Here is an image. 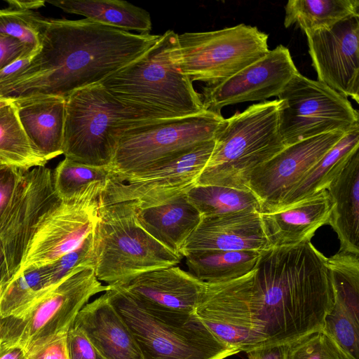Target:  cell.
I'll return each instance as SVG.
<instances>
[{
	"instance_id": "1",
	"label": "cell",
	"mask_w": 359,
	"mask_h": 359,
	"mask_svg": "<svg viewBox=\"0 0 359 359\" xmlns=\"http://www.w3.org/2000/svg\"><path fill=\"white\" fill-rule=\"evenodd\" d=\"M327 259L310 241L264 249L248 273L205 283L195 313L219 339L245 353L323 330L334 302Z\"/></svg>"
},
{
	"instance_id": "2",
	"label": "cell",
	"mask_w": 359,
	"mask_h": 359,
	"mask_svg": "<svg viewBox=\"0 0 359 359\" xmlns=\"http://www.w3.org/2000/svg\"><path fill=\"white\" fill-rule=\"evenodd\" d=\"M161 36L134 34L87 18H46L39 50L25 68L0 83V93L13 100L66 99L138 58Z\"/></svg>"
},
{
	"instance_id": "3",
	"label": "cell",
	"mask_w": 359,
	"mask_h": 359,
	"mask_svg": "<svg viewBox=\"0 0 359 359\" xmlns=\"http://www.w3.org/2000/svg\"><path fill=\"white\" fill-rule=\"evenodd\" d=\"M177 35L168 30L140 57L99 83L123 103L170 117L203 111L201 94L180 67Z\"/></svg>"
},
{
	"instance_id": "4",
	"label": "cell",
	"mask_w": 359,
	"mask_h": 359,
	"mask_svg": "<svg viewBox=\"0 0 359 359\" xmlns=\"http://www.w3.org/2000/svg\"><path fill=\"white\" fill-rule=\"evenodd\" d=\"M109 300L123 319L143 359H224L240 352L215 336L196 313L169 311L108 285Z\"/></svg>"
},
{
	"instance_id": "5",
	"label": "cell",
	"mask_w": 359,
	"mask_h": 359,
	"mask_svg": "<svg viewBox=\"0 0 359 359\" xmlns=\"http://www.w3.org/2000/svg\"><path fill=\"white\" fill-rule=\"evenodd\" d=\"M65 101L63 154L91 166L109 168L118 140L128 129L172 118L123 103L100 83L74 91Z\"/></svg>"
},
{
	"instance_id": "6",
	"label": "cell",
	"mask_w": 359,
	"mask_h": 359,
	"mask_svg": "<svg viewBox=\"0 0 359 359\" xmlns=\"http://www.w3.org/2000/svg\"><path fill=\"white\" fill-rule=\"evenodd\" d=\"M279 100L254 104L225 118L196 185L250 190L252 172L285 146L279 132Z\"/></svg>"
},
{
	"instance_id": "7",
	"label": "cell",
	"mask_w": 359,
	"mask_h": 359,
	"mask_svg": "<svg viewBox=\"0 0 359 359\" xmlns=\"http://www.w3.org/2000/svg\"><path fill=\"white\" fill-rule=\"evenodd\" d=\"M136 208L135 201L100 206L92 231L93 269L97 278L107 285L177 266L182 259L143 229Z\"/></svg>"
},
{
	"instance_id": "8",
	"label": "cell",
	"mask_w": 359,
	"mask_h": 359,
	"mask_svg": "<svg viewBox=\"0 0 359 359\" xmlns=\"http://www.w3.org/2000/svg\"><path fill=\"white\" fill-rule=\"evenodd\" d=\"M225 118L211 111L137 125L120 137L109 169L112 175L141 172L178 158L215 140Z\"/></svg>"
},
{
	"instance_id": "9",
	"label": "cell",
	"mask_w": 359,
	"mask_h": 359,
	"mask_svg": "<svg viewBox=\"0 0 359 359\" xmlns=\"http://www.w3.org/2000/svg\"><path fill=\"white\" fill-rule=\"evenodd\" d=\"M268 35L239 24L222 29L177 35V60L191 81L219 84L266 55Z\"/></svg>"
},
{
	"instance_id": "10",
	"label": "cell",
	"mask_w": 359,
	"mask_h": 359,
	"mask_svg": "<svg viewBox=\"0 0 359 359\" xmlns=\"http://www.w3.org/2000/svg\"><path fill=\"white\" fill-rule=\"evenodd\" d=\"M93 268L75 273L51 287L23 313L0 318V341L26 351L67 332L80 310L93 295L105 292Z\"/></svg>"
},
{
	"instance_id": "11",
	"label": "cell",
	"mask_w": 359,
	"mask_h": 359,
	"mask_svg": "<svg viewBox=\"0 0 359 359\" xmlns=\"http://www.w3.org/2000/svg\"><path fill=\"white\" fill-rule=\"evenodd\" d=\"M278 100L279 132L285 147L325 133L359 126L358 111L348 99L324 83L297 72Z\"/></svg>"
},
{
	"instance_id": "12",
	"label": "cell",
	"mask_w": 359,
	"mask_h": 359,
	"mask_svg": "<svg viewBox=\"0 0 359 359\" xmlns=\"http://www.w3.org/2000/svg\"><path fill=\"white\" fill-rule=\"evenodd\" d=\"M215 145L203 142L185 154L147 170L112 175L100 196V206L135 201L138 208L163 204L196 184Z\"/></svg>"
},
{
	"instance_id": "13",
	"label": "cell",
	"mask_w": 359,
	"mask_h": 359,
	"mask_svg": "<svg viewBox=\"0 0 359 359\" xmlns=\"http://www.w3.org/2000/svg\"><path fill=\"white\" fill-rule=\"evenodd\" d=\"M105 187L94 184L79 196L61 201L47 212L36 229L17 274L47 265L79 246L95 227L100 196Z\"/></svg>"
},
{
	"instance_id": "14",
	"label": "cell",
	"mask_w": 359,
	"mask_h": 359,
	"mask_svg": "<svg viewBox=\"0 0 359 359\" xmlns=\"http://www.w3.org/2000/svg\"><path fill=\"white\" fill-rule=\"evenodd\" d=\"M60 201L54 189L50 169L44 165L20 170L13 195L0 223V238L9 280L18 273L39 223Z\"/></svg>"
},
{
	"instance_id": "15",
	"label": "cell",
	"mask_w": 359,
	"mask_h": 359,
	"mask_svg": "<svg viewBox=\"0 0 359 359\" xmlns=\"http://www.w3.org/2000/svg\"><path fill=\"white\" fill-rule=\"evenodd\" d=\"M297 72L288 48L278 45L224 81L205 86L204 109L221 114L228 105L278 97Z\"/></svg>"
},
{
	"instance_id": "16",
	"label": "cell",
	"mask_w": 359,
	"mask_h": 359,
	"mask_svg": "<svg viewBox=\"0 0 359 359\" xmlns=\"http://www.w3.org/2000/svg\"><path fill=\"white\" fill-rule=\"evenodd\" d=\"M304 34L318 81L358 103L359 16Z\"/></svg>"
},
{
	"instance_id": "17",
	"label": "cell",
	"mask_w": 359,
	"mask_h": 359,
	"mask_svg": "<svg viewBox=\"0 0 359 359\" xmlns=\"http://www.w3.org/2000/svg\"><path fill=\"white\" fill-rule=\"evenodd\" d=\"M345 133L330 132L287 146L256 168L250 175L248 189L259 201V213L272 212Z\"/></svg>"
},
{
	"instance_id": "18",
	"label": "cell",
	"mask_w": 359,
	"mask_h": 359,
	"mask_svg": "<svg viewBox=\"0 0 359 359\" xmlns=\"http://www.w3.org/2000/svg\"><path fill=\"white\" fill-rule=\"evenodd\" d=\"M327 264L334 302L323 330L351 358L359 359V255L339 251Z\"/></svg>"
},
{
	"instance_id": "19",
	"label": "cell",
	"mask_w": 359,
	"mask_h": 359,
	"mask_svg": "<svg viewBox=\"0 0 359 359\" xmlns=\"http://www.w3.org/2000/svg\"><path fill=\"white\" fill-rule=\"evenodd\" d=\"M269 248L259 212L242 210L202 217L186 241L182 257L206 251H262Z\"/></svg>"
},
{
	"instance_id": "20",
	"label": "cell",
	"mask_w": 359,
	"mask_h": 359,
	"mask_svg": "<svg viewBox=\"0 0 359 359\" xmlns=\"http://www.w3.org/2000/svg\"><path fill=\"white\" fill-rule=\"evenodd\" d=\"M116 285L146 304L184 313L196 312L205 287V282L177 266L147 271Z\"/></svg>"
},
{
	"instance_id": "21",
	"label": "cell",
	"mask_w": 359,
	"mask_h": 359,
	"mask_svg": "<svg viewBox=\"0 0 359 359\" xmlns=\"http://www.w3.org/2000/svg\"><path fill=\"white\" fill-rule=\"evenodd\" d=\"M73 325L106 359H143L132 332L105 292L80 310Z\"/></svg>"
},
{
	"instance_id": "22",
	"label": "cell",
	"mask_w": 359,
	"mask_h": 359,
	"mask_svg": "<svg viewBox=\"0 0 359 359\" xmlns=\"http://www.w3.org/2000/svg\"><path fill=\"white\" fill-rule=\"evenodd\" d=\"M331 209L327 189H323L285 209L260 213L269 248L311 241L316 230L328 224Z\"/></svg>"
},
{
	"instance_id": "23",
	"label": "cell",
	"mask_w": 359,
	"mask_h": 359,
	"mask_svg": "<svg viewBox=\"0 0 359 359\" xmlns=\"http://www.w3.org/2000/svg\"><path fill=\"white\" fill-rule=\"evenodd\" d=\"M20 123L34 151L47 162L63 154L65 98L15 100Z\"/></svg>"
},
{
	"instance_id": "24",
	"label": "cell",
	"mask_w": 359,
	"mask_h": 359,
	"mask_svg": "<svg viewBox=\"0 0 359 359\" xmlns=\"http://www.w3.org/2000/svg\"><path fill=\"white\" fill-rule=\"evenodd\" d=\"M326 189L332 203L328 224L337 233L339 251L359 255L358 149Z\"/></svg>"
},
{
	"instance_id": "25",
	"label": "cell",
	"mask_w": 359,
	"mask_h": 359,
	"mask_svg": "<svg viewBox=\"0 0 359 359\" xmlns=\"http://www.w3.org/2000/svg\"><path fill=\"white\" fill-rule=\"evenodd\" d=\"M136 215L144 231L180 257H182L181 251L186 241L202 218L188 200L187 193L159 205L144 208L137 207Z\"/></svg>"
},
{
	"instance_id": "26",
	"label": "cell",
	"mask_w": 359,
	"mask_h": 359,
	"mask_svg": "<svg viewBox=\"0 0 359 359\" xmlns=\"http://www.w3.org/2000/svg\"><path fill=\"white\" fill-rule=\"evenodd\" d=\"M359 149V126L346 132L303 177L289 191L272 211L285 209L326 189L347 163L351 156Z\"/></svg>"
},
{
	"instance_id": "27",
	"label": "cell",
	"mask_w": 359,
	"mask_h": 359,
	"mask_svg": "<svg viewBox=\"0 0 359 359\" xmlns=\"http://www.w3.org/2000/svg\"><path fill=\"white\" fill-rule=\"evenodd\" d=\"M46 2L63 11L123 31L149 34L150 14L146 10L121 0H54Z\"/></svg>"
},
{
	"instance_id": "28",
	"label": "cell",
	"mask_w": 359,
	"mask_h": 359,
	"mask_svg": "<svg viewBox=\"0 0 359 359\" xmlns=\"http://www.w3.org/2000/svg\"><path fill=\"white\" fill-rule=\"evenodd\" d=\"M359 16L358 0H290L285 6L284 26H298L304 33L330 29Z\"/></svg>"
},
{
	"instance_id": "29",
	"label": "cell",
	"mask_w": 359,
	"mask_h": 359,
	"mask_svg": "<svg viewBox=\"0 0 359 359\" xmlns=\"http://www.w3.org/2000/svg\"><path fill=\"white\" fill-rule=\"evenodd\" d=\"M261 251H206L189 255L186 258L189 272L206 283L231 280L250 272Z\"/></svg>"
},
{
	"instance_id": "30",
	"label": "cell",
	"mask_w": 359,
	"mask_h": 359,
	"mask_svg": "<svg viewBox=\"0 0 359 359\" xmlns=\"http://www.w3.org/2000/svg\"><path fill=\"white\" fill-rule=\"evenodd\" d=\"M53 285L48 264L21 271L0 286V318L23 313Z\"/></svg>"
},
{
	"instance_id": "31",
	"label": "cell",
	"mask_w": 359,
	"mask_h": 359,
	"mask_svg": "<svg viewBox=\"0 0 359 359\" xmlns=\"http://www.w3.org/2000/svg\"><path fill=\"white\" fill-rule=\"evenodd\" d=\"M46 163L32 147L13 102L0 109V164L26 170Z\"/></svg>"
},
{
	"instance_id": "32",
	"label": "cell",
	"mask_w": 359,
	"mask_h": 359,
	"mask_svg": "<svg viewBox=\"0 0 359 359\" xmlns=\"http://www.w3.org/2000/svg\"><path fill=\"white\" fill-rule=\"evenodd\" d=\"M189 202L202 217L242 210L260 212V203L250 191L216 185H195L187 192Z\"/></svg>"
},
{
	"instance_id": "33",
	"label": "cell",
	"mask_w": 359,
	"mask_h": 359,
	"mask_svg": "<svg viewBox=\"0 0 359 359\" xmlns=\"http://www.w3.org/2000/svg\"><path fill=\"white\" fill-rule=\"evenodd\" d=\"M111 175L109 168L91 166L65 158L53 172L54 189L61 201H70L94 184L107 185Z\"/></svg>"
},
{
	"instance_id": "34",
	"label": "cell",
	"mask_w": 359,
	"mask_h": 359,
	"mask_svg": "<svg viewBox=\"0 0 359 359\" xmlns=\"http://www.w3.org/2000/svg\"><path fill=\"white\" fill-rule=\"evenodd\" d=\"M45 20L34 11L13 7L0 9V34L15 38L37 51Z\"/></svg>"
},
{
	"instance_id": "35",
	"label": "cell",
	"mask_w": 359,
	"mask_h": 359,
	"mask_svg": "<svg viewBox=\"0 0 359 359\" xmlns=\"http://www.w3.org/2000/svg\"><path fill=\"white\" fill-rule=\"evenodd\" d=\"M286 359H353L323 330L287 344Z\"/></svg>"
},
{
	"instance_id": "36",
	"label": "cell",
	"mask_w": 359,
	"mask_h": 359,
	"mask_svg": "<svg viewBox=\"0 0 359 359\" xmlns=\"http://www.w3.org/2000/svg\"><path fill=\"white\" fill-rule=\"evenodd\" d=\"M69 359H106L79 328L72 326L67 334Z\"/></svg>"
},
{
	"instance_id": "37",
	"label": "cell",
	"mask_w": 359,
	"mask_h": 359,
	"mask_svg": "<svg viewBox=\"0 0 359 359\" xmlns=\"http://www.w3.org/2000/svg\"><path fill=\"white\" fill-rule=\"evenodd\" d=\"M67 332L57 334L27 350V359H69Z\"/></svg>"
},
{
	"instance_id": "38",
	"label": "cell",
	"mask_w": 359,
	"mask_h": 359,
	"mask_svg": "<svg viewBox=\"0 0 359 359\" xmlns=\"http://www.w3.org/2000/svg\"><path fill=\"white\" fill-rule=\"evenodd\" d=\"M36 52L18 39L0 34V70Z\"/></svg>"
},
{
	"instance_id": "39",
	"label": "cell",
	"mask_w": 359,
	"mask_h": 359,
	"mask_svg": "<svg viewBox=\"0 0 359 359\" xmlns=\"http://www.w3.org/2000/svg\"><path fill=\"white\" fill-rule=\"evenodd\" d=\"M20 170L0 164V223L13 195Z\"/></svg>"
},
{
	"instance_id": "40",
	"label": "cell",
	"mask_w": 359,
	"mask_h": 359,
	"mask_svg": "<svg viewBox=\"0 0 359 359\" xmlns=\"http://www.w3.org/2000/svg\"><path fill=\"white\" fill-rule=\"evenodd\" d=\"M287 344L262 346L247 351L248 359H286Z\"/></svg>"
},
{
	"instance_id": "41",
	"label": "cell",
	"mask_w": 359,
	"mask_h": 359,
	"mask_svg": "<svg viewBox=\"0 0 359 359\" xmlns=\"http://www.w3.org/2000/svg\"><path fill=\"white\" fill-rule=\"evenodd\" d=\"M0 359H27V351L20 345L0 341Z\"/></svg>"
},
{
	"instance_id": "42",
	"label": "cell",
	"mask_w": 359,
	"mask_h": 359,
	"mask_svg": "<svg viewBox=\"0 0 359 359\" xmlns=\"http://www.w3.org/2000/svg\"><path fill=\"white\" fill-rule=\"evenodd\" d=\"M34 54L21 58L0 70V83L25 68L29 64Z\"/></svg>"
},
{
	"instance_id": "43",
	"label": "cell",
	"mask_w": 359,
	"mask_h": 359,
	"mask_svg": "<svg viewBox=\"0 0 359 359\" xmlns=\"http://www.w3.org/2000/svg\"><path fill=\"white\" fill-rule=\"evenodd\" d=\"M8 7H13L24 10L34 11L39 8L43 7L45 1H22V0H7Z\"/></svg>"
},
{
	"instance_id": "44",
	"label": "cell",
	"mask_w": 359,
	"mask_h": 359,
	"mask_svg": "<svg viewBox=\"0 0 359 359\" xmlns=\"http://www.w3.org/2000/svg\"><path fill=\"white\" fill-rule=\"evenodd\" d=\"M9 280L8 266L2 241L0 238V286Z\"/></svg>"
},
{
	"instance_id": "45",
	"label": "cell",
	"mask_w": 359,
	"mask_h": 359,
	"mask_svg": "<svg viewBox=\"0 0 359 359\" xmlns=\"http://www.w3.org/2000/svg\"><path fill=\"white\" fill-rule=\"evenodd\" d=\"M15 100L0 96V109L13 102Z\"/></svg>"
}]
</instances>
